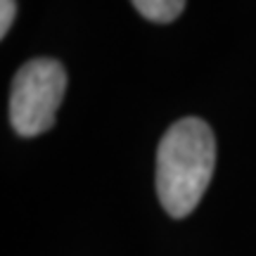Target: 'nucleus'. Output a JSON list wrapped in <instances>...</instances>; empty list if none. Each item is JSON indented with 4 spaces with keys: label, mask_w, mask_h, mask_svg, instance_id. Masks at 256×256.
<instances>
[{
    "label": "nucleus",
    "mask_w": 256,
    "mask_h": 256,
    "mask_svg": "<svg viewBox=\"0 0 256 256\" xmlns=\"http://www.w3.org/2000/svg\"><path fill=\"white\" fill-rule=\"evenodd\" d=\"M216 166V140L206 121L185 116L166 130L156 150V194L174 218L202 202Z\"/></svg>",
    "instance_id": "obj_1"
},
{
    "label": "nucleus",
    "mask_w": 256,
    "mask_h": 256,
    "mask_svg": "<svg viewBox=\"0 0 256 256\" xmlns=\"http://www.w3.org/2000/svg\"><path fill=\"white\" fill-rule=\"evenodd\" d=\"M66 92L62 62L38 57L17 72L10 90V124L22 138H36L55 124V114Z\"/></svg>",
    "instance_id": "obj_2"
},
{
    "label": "nucleus",
    "mask_w": 256,
    "mask_h": 256,
    "mask_svg": "<svg viewBox=\"0 0 256 256\" xmlns=\"http://www.w3.org/2000/svg\"><path fill=\"white\" fill-rule=\"evenodd\" d=\"M133 8L154 24H168L174 19L180 17L185 10V0H130Z\"/></svg>",
    "instance_id": "obj_3"
},
{
    "label": "nucleus",
    "mask_w": 256,
    "mask_h": 256,
    "mask_svg": "<svg viewBox=\"0 0 256 256\" xmlns=\"http://www.w3.org/2000/svg\"><path fill=\"white\" fill-rule=\"evenodd\" d=\"M17 14V0H0V36L5 38Z\"/></svg>",
    "instance_id": "obj_4"
}]
</instances>
